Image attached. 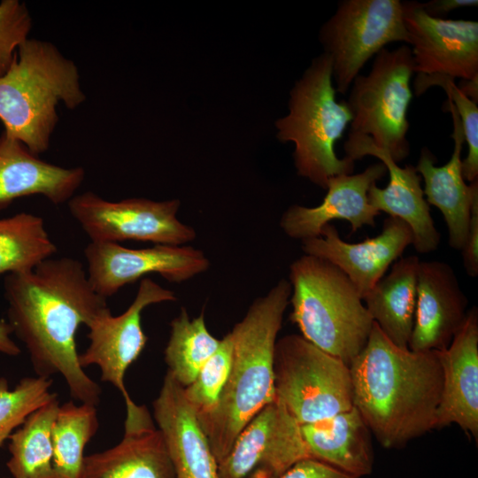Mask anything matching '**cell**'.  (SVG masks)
I'll return each instance as SVG.
<instances>
[{"mask_svg": "<svg viewBox=\"0 0 478 478\" xmlns=\"http://www.w3.org/2000/svg\"><path fill=\"white\" fill-rule=\"evenodd\" d=\"M4 289L7 322L36 375L60 374L73 399L96 406L102 389L80 365L76 333L108 306L83 265L73 258H50L30 272L7 274Z\"/></svg>", "mask_w": 478, "mask_h": 478, "instance_id": "obj_1", "label": "cell"}, {"mask_svg": "<svg viewBox=\"0 0 478 478\" xmlns=\"http://www.w3.org/2000/svg\"><path fill=\"white\" fill-rule=\"evenodd\" d=\"M353 405L385 449H397L436 428L443 374L437 351L394 344L374 321L350 365Z\"/></svg>", "mask_w": 478, "mask_h": 478, "instance_id": "obj_2", "label": "cell"}, {"mask_svg": "<svg viewBox=\"0 0 478 478\" xmlns=\"http://www.w3.org/2000/svg\"><path fill=\"white\" fill-rule=\"evenodd\" d=\"M291 285L280 280L256 298L229 332L232 364L219 403L197 418L218 464L227 456L246 425L274 400V354Z\"/></svg>", "mask_w": 478, "mask_h": 478, "instance_id": "obj_3", "label": "cell"}, {"mask_svg": "<svg viewBox=\"0 0 478 478\" xmlns=\"http://www.w3.org/2000/svg\"><path fill=\"white\" fill-rule=\"evenodd\" d=\"M75 64L45 41L27 38L0 76V121L4 133L39 156L50 146L58 120L57 105L69 110L86 96Z\"/></svg>", "mask_w": 478, "mask_h": 478, "instance_id": "obj_4", "label": "cell"}, {"mask_svg": "<svg viewBox=\"0 0 478 478\" xmlns=\"http://www.w3.org/2000/svg\"><path fill=\"white\" fill-rule=\"evenodd\" d=\"M288 281L289 319L301 335L350 366L374 324L354 284L332 263L306 254L291 263Z\"/></svg>", "mask_w": 478, "mask_h": 478, "instance_id": "obj_5", "label": "cell"}, {"mask_svg": "<svg viewBox=\"0 0 478 478\" xmlns=\"http://www.w3.org/2000/svg\"><path fill=\"white\" fill-rule=\"evenodd\" d=\"M332 64L326 53L313 59L292 90L289 112L276 122L281 142L295 144L297 174L322 189L331 177L351 174L354 162L339 158L335 143L352 120L346 101H336Z\"/></svg>", "mask_w": 478, "mask_h": 478, "instance_id": "obj_6", "label": "cell"}, {"mask_svg": "<svg viewBox=\"0 0 478 478\" xmlns=\"http://www.w3.org/2000/svg\"><path fill=\"white\" fill-rule=\"evenodd\" d=\"M274 385L275 398L300 425L354 406L350 366L299 335L277 339Z\"/></svg>", "mask_w": 478, "mask_h": 478, "instance_id": "obj_7", "label": "cell"}, {"mask_svg": "<svg viewBox=\"0 0 478 478\" xmlns=\"http://www.w3.org/2000/svg\"><path fill=\"white\" fill-rule=\"evenodd\" d=\"M414 63L411 47L402 45L375 55L367 75L358 74L346 101L352 113L349 135L368 136L399 163L410 153L407 110Z\"/></svg>", "mask_w": 478, "mask_h": 478, "instance_id": "obj_8", "label": "cell"}, {"mask_svg": "<svg viewBox=\"0 0 478 478\" xmlns=\"http://www.w3.org/2000/svg\"><path fill=\"white\" fill-rule=\"evenodd\" d=\"M320 40L332 64L335 92L344 95L365 64L388 43L409 37L399 0H343Z\"/></svg>", "mask_w": 478, "mask_h": 478, "instance_id": "obj_9", "label": "cell"}, {"mask_svg": "<svg viewBox=\"0 0 478 478\" xmlns=\"http://www.w3.org/2000/svg\"><path fill=\"white\" fill-rule=\"evenodd\" d=\"M67 204L71 215L92 243L137 241L186 245L197 236L192 227L178 219L181 203L177 199L113 202L87 191L74 195Z\"/></svg>", "mask_w": 478, "mask_h": 478, "instance_id": "obj_10", "label": "cell"}, {"mask_svg": "<svg viewBox=\"0 0 478 478\" xmlns=\"http://www.w3.org/2000/svg\"><path fill=\"white\" fill-rule=\"evenodd\" d=\"M312 458L301 425L278 399L266 405L242 430L218 464L220 478H281Z\"/></svg>", "mask_w": 478, "mask_h": 478, "instance_id": "obj_11", "label": "cell"}, {"mask_svg": "<svg viewBox=\"0 0 478 478\" xmlns=\"http://www.w3.org/2000/svg\"><path fill=\"white\" fill-rule=\"evenodd\" d=\"M176 299L172 290L150 278H143L134 300L124 312L114 316L107 307L86 326L89 344L79 354L80 365L82 368L97 366L100 380L112 384L121 393L125 405L133 402L125 386L126 372L148 341L142 328V312L151 305Z\"/></svg>", "mask_w": 478, "mask_h": 478, "instance_id": "obj_12", "label": "cell"}, {"mask_svg": "<svg viewBox=\"0 0 478 478\" xmlns=\"http://www.w3.org/2000/svg\"><path fill=\"white\" fill-rule=\"evenodd\" d=\"M84 257L90 284L106 299L147 274H157L169 282L181 283L210 267L204 252L187 244L130 249L120 243L90 242Z\"/></svg>", "mask_w": 478, "mask_h": 478, "instance_id": "obj_13", "label": "cell"}, {"mask_svg": "<svg viewBox=\"0 0 478 478\" xmlns=\"http://www.w3.org/2000/svg\"><path fill=\"white\" fill-rule=\"evenodd\" d=\"M417 75L478 79V22L429 16L422 4L402 2Z\"/></svg>", "mask_w": 478, "mask_h": 478, "instance_id": "obj_14", "label": "cell"}, {"mask_svg": "<svg viewBox=\"0 0 478 478\" xmlns=\"http://www.w3.org/2000/svg\"><path fill=\"white\" fill-rule=\"evenodd\" d=\"M412 243L411 227L398 218L388 217L382 232L363 242L343 241L336 227L329 223L322 228L319 237L302 241V249L305 254L323 258L337 266L363 299Z\"/></svg>", "mask_w": 478, "mask_h": 478, "instance_id": "obj_15", "label": "cell"}, {"mask_svg": "<svg viewBox=\"0 0 478 478\" xmlns=\"http://www.w3.org/2000/svg\"><path fill=\"white\" fill-rule=\"evenodd\" d=\"M345 158L351 161L366 156L381 160L389 173L388 185L381 189L376 184L370 187L367 197L370 204L378 212L405 221L412 229L415 250L421 254L436 251L441 235L430 214L429 204L421 187V176L415 166L401 167L389 155L377 148L368 136L349 135L344 143Z\"/></svg>", "mask_w": 478, "mask_h": 478, "instance_id": "obj_16", "label": "cell"}, {"mask_svg": "<svg viewBox=\"0 0 478 478\" xmlns=\"http://www.w3.org/2000/svg\"><path fill=\"white\" fill-rule=\"evenodd\" d=\"M467 305L468 299L449 264L438 260L420 261L409 350L446 349L466 320Z\"/></svg>", "mask_w": 478, "mask_h": 478, "instance_id": "obj_17", "label": "cell"}, {"mask_svg": "<svg viewBox=\"0 0 478 478\" xmlns=\"http://www.w3.org/2000/svg\"><path fill=\"white\" fill-rule=\"evenodd\" d=\"M126 412L121 441L85 456L82 478H175L164 436L147 407L132 402Z\"/></svg>", "mask_w": 478, "mask_h": 478, "instance_id": "obj_18", "label": "cell"}, {"mask_svg": "<svg viewBox=\"0 0 478 478\" xmlns=\"http://www.w3.org/2000/svg\"><path fill=\"white\" fill-rule=\"evenodd\" d=\"M386 173V166L379 162L356 174L331 177L319 205H291L283 212L280 227L289 237L301 242L319 237L322 228L334 220L349 221L352 233L364 226L374 227L380 212L370 204L367 193Z\"/></svg>", "mask_w": 478, "mask_h": 478, "instance_id": "obj_19", "label": "cell"}, {"mask_svg": "<svg viewBox=\"0 0 478 478\" xmlns=\"http://www.w3.org/2000/svg\"><path fill=\"white\" fill-rule=\"evenodd\" d=\"M443 374L436 428L458 425L478 440V311L468 310L450 345L437 351Z\"/></svg>", "mask_w": 478, "mask_h": 478, "instance_id": "obj_20", "label": "cell"}, {"mask_svg": "<svg viewBox=\"0 0 478 478\" xmlns=\"http://www.w3.org/2000/svg\"><path fill=\"white\" fill-rule=\"evenodd\" d=\"M152 406L175 478H220L218 462L183 387L168 372Z\"/></svg>", "mask_w": 478, "mask_h": 478, "instance_id": "obj_21", "label": "cell"}, {"mask_svg": "<svg viewBox=\"0 0 478 478\" xmlns=\"http://www.w3.org/2000/svg\"><path fill=\"white\" fill-rule=\"evenodd\" d=\"M85 178L82 167L66 168L48 163L22 143L0 135V210L15 199L35 195L51 204L67 203Z\"/></svg>", "mask_w": 478, "mask_h": 478, "instance_id": "obj_22", "label": "cell"}, {"mask_svg": "<svg viewBox=\"0 0 478 478\" xmlns=\"http://www.w3.org/2000/svg\"><path fill=\"white\" fill-rule=\"evenodd\" d=\"M444 106L451 113L453 122L451 136L454 149L451 158L443 166H436V158L424 147L415 168L424 181L423 193L426 201L443 213L449 232L450 246L455 250H462L468 231L474 184L478 179L469 184L466 183L461 158L465 140L459 116L449 98Z\"/></svg>", "mask_w": 478, "mask_h": 478, "instance_id": "obj_23", "label": "cell"}, {"mask_svg": "<svg viewBox=\"0 0 478 478\" xmlns=\"http://www.w3.org/2000/svg\"><path fill=\"white\" fill-rule=\"evenodd\" d=\"M301 433L313 459L359 478L373 472L372 434L355 406L301 425Z\"/></svg>", "mask_w": 478, "mask_h": 478, "instance_id": "obj_24", "label": "cell"}, {"mask_svg": "<svg viewBox=\"0 0 478 478\" xmlns=\"http://www.w3.org/2000/svg\"><path fill=\"white\" fill-rule=\"evenodd\" d=\"M420 261L415 255L398 258L363 297L373 320L403 349L408 348L413 327Z\"/></svg>", "mask_w": 478, "mask_h": 478, "instance_id": "obj_25", "label": "cell"}, {"mask_svg": "<svg viewBox=\"0 0 478 478\" xmlns=\"http://www.w3.org/2000/svg\"><path fill=\"white\" fill-rule=\"evenodd\" d=\"M59 405L56 396L9 436L6 466L12 478H54L51 429Z\"/></svg>", "mask_w": 478, "mask_h": 478, "instance_id": "obj_26", "label": "cell"}, {"mask_svg": "<svg viewBox=\"0 0 478 478\" xmlns=\"http://www.w3.org/2000/svg\"><path fill=\"white\" fill-rule=\"evenodd\" d=\"M98 427L96 405H59L51 429L54 478H82L84 449Z\"/></svg>", "mask_w": 478, "mask_h": 478, "instance_id": "obj_27", "label": "cell"}, {"mask_svg": "<svg viewBox=\"0 0 478 478\" xmlns=\"http://www.w3.org/2000/svg\"><path fill=\"white\" fill-rule=\"evenodd\" d=\"M57 251L42 217L19 212L0 219V275L30 272Z\"/></svg>", "mask_w": 478, "mask_h": 478, "instance_id": "obj_28", "label": "cell"}, {"mask_svg": "<svg viewBox=\"0 0 478 478\" xmlns=\"http://www.w3.org/2000/svg\"><path fill=\"white\" fill-rule=\"evenodd\" d=\"M170 327V336L164 351L165 362L167 372L185 388L218 350L221 339L209 332L204 312L190 319L184 307L171 321Z\"/></svg>", "mask_w": 478, "mask_h": 478, "instance_id": "obj_29", "label": "cell"}, {"mask_svg": "<svg viewBox=\"0 0 478 478\" xmlns=\"http://www.w3.org/2000/svg\"><path fill=\"white\" fill-rule=\"evenodd\" d=\"M52 379L42 376L22 378L12 389L0 378V446L26 418L57 396L50 391Z\"/></svg>", "mask_w": 478, "mask_h": 478, "instance_id": "obj_30", "label": "cell"}, {"mask_svg": "<svg viewBox=\"0 0 478 478\" xmlns=\"http://www.w3.org/2000/svg\"><path fill=\"white\" fill-rule=\"evenodd\" d=\"M233 344L229 332L220 340L214 354L205 362L195 380L183 387L184 396L197 418L210 414L217 406L228 379Z\"/></svg>", "mask_w": 478, "mask_h": 478, "instance_id": "obj_31", "label": "cell"}, {"mask_svg": "<svg viewBox=\"0 0 478 478\" xmlns=\"http://www.w3.org/2000/svg\"><path fill=\"white\" fill-rule=\"evenodd\" d=\"M432 86L442 87L452 102L459 116L464 140L467 143V156L462 159V173L469 183L478 179V107L465 96L454 79L443 75H417L414 91L417 96Z\"/></svg>", "mask_w": 478, "mask_h": 478, "instance_id": "obj_32", "label": "cell"}, {"mask_svg": "<svg viewBox=\"0 0 478 478\" xmlns=\"http://www.w3.org/2000/svg\"><path fill=\"white\" fill-rule=\"evenodd\" d=\"M32 18L24 3L3 0L0 3V76L12 63L19 46L27 39Z\"/></svg>", "mask_w": 478, "mask_h": 478, "instance_id": "obj_33", "label": "cell"}, {"mask_svg": "<svg viewBox=\"0 0 478 478\" xmlns=\"http://www.w3.org/2000/svg\"><path fill=\"white\" fill-rule=\"evenodd\" d=\"M463 264L471 277L478 275V180L474 181L467 235L462 248Z\"/></svg>", "mask_w": 478, "mask_h": 478, "instance_id": "obj_34", "label": "cell"}, {"mask_svg": "<svg viewBox=\"0 0 478 478\" xmlns=\"http://www.w3.org/2000/svg\"><path fill=\"white\" fill-rule=\"evenodd\" d=\"M281 478H359L346 474L313 458L305 459L291 466Z\"/></svg>", "mask_w": 478, "mask_h": 478, "instance_id": "obj_35", "label": "cell"}, {"mask_svg": "<svg viewBox=\"0 0 478 478\" xmlns=\"http://www.w3.org/2000/svg\"><path fill=\"white\" fill-rule=\"evenodd\" d=\"M424 11L431 17L441 18L460 7L477 6V0H433L421 3Z\"/></svg>", "mask_w": 478, "mask_h": 478, "instance_id": "obj_36", "label": "cell"}, {"mask_svg": "<svg viewBox=\"0 0 478 478\" xmlns=\"http://www.w3.org/2000/svg\"><path fill=\"white\" fill-rule=\"evenodd\" d=\"M12 330L9 323L0 320V353L8 356H18L21 350L12 340L11 335Z\"/></svg>", "mask_w": 478, "mask_h": 478, "instance_id": "obj_37", "label": "cell"}, {"mask_svg": "<svg viewBox=\"0 0 478 478\" xmlns=\"http://www.w3.org/2000/svg\"><path fill=\"white\" fill-rule=\"evenodd\" d=\"M459 90L468 98L477 104L478 102V79L466 81L462 80V82L458 86Z\"/></svg>", "mask_w": 478, "mask_h": 478, "instance_id": "obj_38", "label": "cell"}]
</instances>
